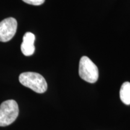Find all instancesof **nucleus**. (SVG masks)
I'll return each mask as SVG.
<instances>
[{"label":"nucleus","mask_w":130,"mask_h":130,"mask_svg":"<svg viewBox=\"0 0 130 130\" xmlns=\"http://www.w3.org/2000/svg\"><path fill=\"white\" fill-rule=\"evenodd\" d=\"M19 82L34 92L43 93L47 90V83L41 75L36 72H27L22 73L19 77Z\"/></svg>","instance_id":"f257e3e1"},{"label":"nucleus","mask_w":130,"mask_h":130,"mask_svg":"<svg viewBox=\"0 0 130 130\" xmlns=\"http://www.w3.org/2000/svg\"><path fill=\"white\" fill-rule=\"evenodd\" d=\"M19 115V107L13 100L5 101L0 105V126H6L15 121Z\"/></svg>","instance_id":"f03ea898"},{"label":"nucleus","mask_w":130,"mask_h":130,"mask_svg":"<svg viewBox=\"0 0 130 130\" xmlns=\"http://www.w3.org/2000/svg\"><path fill=\"white\" fill-rule=\"evenodd\" d=\"M79 75L83 80L89 83H95L99 77L98 67L89 57L83 56L79 64Z\"/></svg>","instance_id":"7ed1b4c3"},{"label":"nucleus","mask_w":130,"mask_h":130,"mask_svg":"<svg viewBox=\"0 0 130 130\" xmlns=\"http://www.w3.org/2000/svg\"><path fill=\"white\" fill-rule=\"evenodd\" d=\"M17 21L14 18H7L0 22V42H7L13 37L17 30Z\"/></svg>","instance_id":"20e7f679"},{"label":"nucleus","mask_w":130,"mask_h":130,"mask_svg":"<svg viewBox=\"0 0 130 130\" xmlns=\"http://www.w3.org/2000/svg\"><path fill=\"white\" fill-rule=\"evenodd\" d=\"M35 36L31 32H27L23 36V41L21 45V51L24 56H30L35 53Z\"/></svg>","instance_id":"39448f33"},{"label":"nucleus","mask_w":130,"mask_h":130,"mask_svg":"<svg viewBox=\"0 0 130 130\" xmlns=\"http://www.w3.org/2000/svg\"><path fill=\"white\" fill-rule=\"evenodd\" d=\"M120 98L126 105H130V83L125 82L120 90Z\"/></svg>","instance_id":"423d86ee"},{"label":"nucleus","mask_w":130,"mask_h":130,"mask_svg":"<svg viewBox=\"0 0 130 130\" xmlns=\"http://www.w3.org/2000/svg\"><path fill=\"white\" fill-rule=\"evenodd\" d=\"M22 1L28 4L34 5V6H40L44 3L45 0H22Z\"/></svg>","instance_id":"0eeeda50"}]
</instances>
